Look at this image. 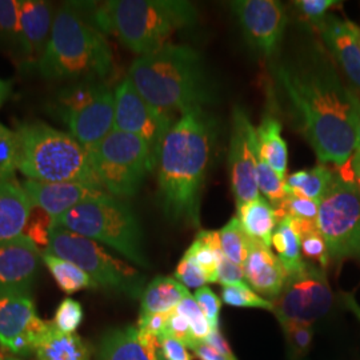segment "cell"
<instances>
[{"label": "cell", "mask_w": 360, "mask_h": 360, "mask_svg": "<svg viewBox=\"0 0 360 360\" xmlns=\"http://www.w3.org/2000/svg\"><path fill=\"white\" fill-rule=\"evenodd\" d=\"M15 132L18 171L27 179L80 183L102 188L95 176L89 150L68 132L43 122L18 123Z\"/></svg>", "instance_id": "8992f818"}, {"label": "cell", "mask_w": 360, "mask_h": 360, "mask_svg": "<svg viewBox=\"0 0 360 360\" xmlns=\"http://www.w3.org/2000/svg\"><path fill=\"white\" fill-rule=\"evenodd\" d=\"M38 360H91L90 349L77 334H63L52 324L35 349Z\"/></svg>", "instance_id": "4316f807"}, {"label": "cell", "mask_w": 360, "mask_h": 360, "mask_svg": "<svg viewBox=\"0 0 360 360\" xmlns=\"http://www.w3.org/2000/svg\"><path fill=\"white\" fill-rule=\"evenodd\" d=\"M22 186L32 206L43 210L53 223L80 203L105 193L102 188L80 183H47L26 179L22 181Z\"/></svg>", "instance_id": "d6986e66"}, {"label": "cell", "mask_w": 360, "mask_h": 360, "mask_svg": "<svg viewBox=\"0 0 360 360\" xmlns=\"http://www.w3.org/2000/svg\"><path fill=\"white\" fill-rule=\"evenodd\" d=\"M259 158L264 160L281 178H287L288 150L282 136V123L271 114L263 116L257 127Z\"/></svg>", "instance_id": "cb8c5ba5"}, {"label": "cell", "mask_w": 360, "mask_h": 360, "mask_svg": "<svg viewBox=\"0 0 360 360\" xmlns=\"http://www.w3.org/2000/svg\"><path fill=\"white\" fill-rule=\"evenodd\" d=\"M37 70L51 82L105 80L114 55L103 32L79 3H65L55 13L51 37Z\"/></svg>", "instance_id": "277c9868"}, {"label": "cell", "mask_w": 360, "mask_h": 360, "mask_svg": "<svg viewBox=\"0 0 360 360\" xmlns=\"http://www.w3.org/2000/svg\"><path fill=\"white\" fill-rule=\"evenodd\" d=\"M257 127L242 107L232 111L231 136L229 147V169L236 208L260 196L257 187Z\"/></svg>", "instance_id": "5bb4252c"}, {"label": "cell", "mask_w": 360, "mask_h": 360, "mask_svg": "<svg viewBox=\"0 0 360 360\" xmlns=\"http://www.w3.org/2000/svg\"><path fill=\"white\" fill-rule=\"evenodd\" d=\"M290 355L294 360L303 358L311 348L314 340V328L307 324L288 323L282 324Z\"/></svg>", "instance_id": "ab89813d"}, {"label": "cell", "mask_w": 360, "mask_h": 360, "mask_svg": "<svg viewBox=\"0 0 360 360\" xmlns=\"http://www.w3.org/2000/svg\"><path fill=\"white\" fill-rule=\"evenodd\" d=\"M176 311L190 323L191 333H193V339L196 340V343L205 342L212 330H211L210 323L207 322L206 316L203 315L199 304L196 303L195 297L190 292L184 296V299L180 302L179 306L176 307Z\"/></svg>", "instance_id": "f35d334b"}, {"label": "cell", "mask_w": 360, "mask_h": 360, "mask_svg": "<svg viewBox=\"0 0 360 360\" xmlns=\"http://www.w3.org/2000/svg\"><path fill=\"white\" fill-rule=\"evenodd\" d=\"M43 322L31 295H0V346L10 347L18 338Z\"/></svg>", "instance_id": "603a6c76"}, {"label": "cell", "mask_w": 360, "mask_h": 360, "mask_svg": "<svg viewBox=\"0 0 360 360\" xmlns=\"http://www.w3.org/2000/svg\"><path fill=\"white\" fill-rule=\"evenodd\" d=\"M193 351L195 356L199 360H238V358H229L223 355L220 351L208 345L207 342L198 343Z\"/></svg>", "instance_id": "681fc988"}, {"label": "cell", "mask_w": 360, "mask_h": 360, "mask_svg": "<svg viewBox=\"0 0 360 360\" xmlns=\"http://www.w3.org/2000/svg\"><path fill=\"white\" fill-rule=\"evenodd\" d=\"M43 263L51 272L52 278L55 279L58 287L67 295H72L82 290L98 288L96 283L91 279L90 275H87L77 264L65 259L55 257L49 252H43Z\"/></svg>", "instance_id": "4dcf8cb0"}, {"label": "cell", "mask_w": 360, "mask_h": 360, "mask_svg": "<svg viewBox=\"0 0 360 360\" xmlns=\"http://www.w3.org/2000/svg\"><path fill=\"white\" fill-rule=\"evenodd\" d=\"M84 311L82 304L71 297H67L58 306L52 324L63 334H75L83 322Z\"/></svg>", "instance_id": "60d3db41"}, {"label": "cell", "mask_w": 360, "mask_h": 360, "mask_svg": "<svg viewBox=\"0 0 360 360\" xmlns=\"http://www.w3.org/2000/svg\"><path fill=\"white\" fill-rule=\"evenodd\" d=\"M32 207L20 181L0 179V245L23 236Z\"/></svg>", "instance_id": "7402d4cb"}, {"label": "cell", "mask_w": 360, "mask_h": 360, "mask_svg": "<svg viewBox=\"0 0 360 360\" xmlns=\"http://www.w3.org/2000/svg\"><path fill=\"white\" fill-rule=\"evenodd\" d=\"M18 171L16 132L0 123V179H13Z\"/></svg>", "instance_id": "74e56055"}, {"label": "cell", "mask_w": 360, "mask_h": 360, "mask_svg": "<svg viewBox=\"0 0 360 360\" xmlns=\"http://www.w3.org/2000/svg\"><path fill=\"white\" fill-rule=\"evenodd\" d=\"M89 153L101 187L119 199L136 195L147 175L156 167L147 143L117 129H112Z\"/></svg>", "instance_id": "9c48e42d"}, {"label": "cell", "mask_w": 360, "mask_h": 360, "mask_svg": "<svg viewBox=\"0 0 360 360\" xmlns=\"http://www.w3.org/2000/svg\"><path fill=\"white\" fill-rule=\"evenodd\" d=\"M334 295L327 274L322 267L306 262L290 274L281 295L274 300V314L282 324L296 323L312 326L324 318L333 307Z\"/></svg>", "instance_id": "7c38bea8"}, {"label": "cell", "mask_w": 360, "mask_h": 360, "mask_svg": "<svg viewBox=\"0 0 360 360\" xmlns=\"http://www.w3.org/2000/svg\"><path fill=\"white\" fill-rule=\"evenodd\" d=\"M13 86L10 82L0 77V107L7 102V99L11 96Z\"/></svg>", "instance_id": "f5cc1de1"}, {"label": "cell", "mask_w": 360, "mask_h": 360, "mask_svg": "<svg viewBox=\"0 0 360 360\" xmlns=\"http://www.w3.org/2000/svg\"><path fill=\"white\" fill-rule=\"evenodd\" d=\"M1 360H4V359H1Z\"/></svg>", "instance_id": "6f0895ef"}, {"label": "cell", "mask_w": 360, "mask_h": 360, "mask_svg": "<svg viewBox=\"0 0 360 360\" xmlns=\"http://www.w3.org/2000/svg\"><path fill=\"white\" fill-rule=\"evenodd\" d=\"M218 232L224 257L239 266H243L254 239L243 230L239 218L232 217L231 220Z\"/></svg>", "instance_id": "d6a6232c"}, {"label": "cell", "mask_w": 360, "mask_h": 360, "mask_svg": "<svg viewBox=\"0 0 360 360\" xmlns=\"http://www.w3.org/2000/svg\"><path fill=\"white\" fill-rule=\"evenodd\" d=\"M4 360H23V359H20V358H16V356H7V358H4Z\"/></svg>", "instance_id": "11a10c76"}, {"label": "cell", "mask_w": 360, "mask_h": 360, "mask_svg": "<svg viewBox=\"0 0 360 360\" xmlns=\"http://www.w3.org/2000/svg\"><path fill=\"white\" fill-rule=\"evenodd\" d=\"M348 166L351 168V171L354 174V178H355V183L358 184L360 190V154L355 153L352 155L351 160L348 162Z\"/></svg>", "instance_id": "816d5d0a"}, {"label": "cell", "mask_w": 360, "mask_h": 360, "mask_svg": "<svg viewBox=\"0 0 360 360\" xmlns=\"http://www.w3.org/2000/svg\"><path fill=\"white\" fill-rule=\"evenodd\" d=\"M193 297L202 309L203 315L206 316L207 322L210 323L211 330H219V319H220V309H221V300L219 299V296L210 287L205 285L195 291Z\"/></svg>", "instance_id": "7bdbcfd3"}, {"label": "cell", "mask_w": 360, "mask_h": 360, "mask_svg": "<svg viewBox=\"0 0 360 360\" xmlns=\"http://www.w3.org/2000/svg\"><path fill=\"white\" fill-rule=\"evenodd\" d=\"M321 39L306 37L270 60L271 83L321 165L343 168L356 151L358 96Z\"/></svg>", "instance_id": "6da1fadb"}, {"label": "cell", "mask_w": 360, "mask_h": 360, "mask_svg": "<svg viewBox=\"0 0 360 360\" xmlns=\"http://www.w3.org/2000/svg\"><path fill=\"white\" fill-rule=\"evenodd\" d=\"M275 211L279 220L283 217H291L316 221L319 214V202L294 193H285L283 200L275 207Z\"/></svg>", "instance_id": "d590c367"}, {"label": "cell", "mask_w": 360, "mask_h": 360, "mask_svg": "<svg viewBox=\"0 0 360 360\" xmlns=\"http://www.w3.org/2000/svg\"><path fill=\"white\" fill-rule=\"evenodd\" d=\"M172 312V311H171ZM153 314V315H141L138 321V328L148 334L155 335L158 338L166 334L168 316L169 314Z\"/></svg>", "instance_id": "c3c4849f"}, {"label": "cell", "mask_w": 360, "mask_h": 360, "mask_svg": "<svg viewBox=\"0 0 360 360\" xmlns=\"http://www.w3.org/2000/svg\"><path fill=\"white\" fill-rule=\"evenodd\" d=\"M288 218L300 238L302 254L309 260L316 262L319 267L326 269L331 260H330L328 250L323 239L322 233L318 229V223L311 220L291 218V217Z\"/></svg>", "instance_id": "1f68e13d"}, {"label": "cell", "mask_w": 360, "mask_h": 360, "mask_svg": "<svg viewBox=\"0 0 360 360\" xmlns=\"http://www.w3.org/2000/svg\"><path fill=\"white\" fill-rule=\"evenodd\" d=\"M96 243L108 245L136 266L148 269L142 226L124 199L103 193L70 210L53 223Z\"/></svg>", "instance_id": "52a82bcc"}, {"label": "cell", "mask_w": 360, "mask_h": 360, "mask_svg": "<svg viewBox=\"0 0 360 360\" xmlns=\"http://www.w3.org/2000/svg\"><path fill=\"white\" fill-rule=\"evenodd\" d=\"M176 117L148 103L135 89L129 77L123 79L115 89L114 129L135 135L147 143L158 165L162 143Z\"/></svg>", "instance_id": "4fadbf2b"}, {"label": "cell", "mask_w": 360, "mask_h": 360, "mask_svg": "<svg viewBox=\"0 0 360 360\" xmlns=\"http://www.w3.org/2000/svg\"><path fill=\"white\" fill-rule=\"evenodd\" d=\"M221 300L231 307L259 309L274 311V302L257 294L247 282L223 285Z\"/></svg>", "instance_id": "836d02e7"}, {"label": "cell", "mask_w": 360, "mask_h": 360, "mask_svg": "<svg viewBox=\"0 0 360 360\" xmlns=\"http://www.w3.org/2000/svg\"><path fill=\"white\" fill-rule=\"evenodd\" d=\"M248 44L269 60L283 46L287 13L283 3L276 0H236L230 3Z\"/></svg>", "instance_id": "9a60e30c"}, {"label": "cell", "mask_w": 360, "mask_h": 360, "mask_svg": "<svg viewBox=\"0 0 360 360\" xmlns=\"http://www.w3.org/2000/svg\"><path fill=\"white\" fill-rule=\"evenodd\" d=\"M41 260L43 252L25 235L0 245V295H30Z\"/></svg>", "instance_id": "2e32d148"}, {"label": "cell", "mask_w": 360, "mask_h": 360, "mask_svg": "<svg viewBox=\"0 0 360 360\" xmlns=\"http://www.w3.org/2000/svg\"><path fill=\"white\" fill-rule=\"evenodd\" d=\"M49 111L90 151L114 129L115 91L105 80L72 82L52 96Z\"/></svg>", "instance_id": "ba28073f"}, {"label": "cell", "mask_w": 360, "mask_h": 360, "mask_svg": "<svg viewBox=\"0 0 360 360\" xmlns=\"http://www.w3.org/2000/svg\"><path fill=\"white\" fill-rule=\"evenodd\" d=\"M257 187L259 193H263L271 203V206H278L285 196V186L283 178H281L272 168L259 158L257 160Z\"/></svg>", "instance_id": "8d00e7d4"}, {"label": "cell", "mask_w": 360, "mask_h": 360, "mask_svg": "<svg viewBox=\"0 0 360 360\" xmlns=\"http://www.w3.org/2000/svg\"><path fill=\"white\" fill-rule=\"evenodd\" d=\"M218 119L205 107L181 114L158 158L160 205L172 221L199 227L200 200L219 136Z\"/></svg>", "instance_id": "7a4b0ae2"}, {"label": "cell", "mask_w": 360, "mask_h": 360, "mask_svg": "<svg viewBox=\"0 0 360 360\" xmlns=\"http://www.w3.org/2000/svg\"><path fill=\"white\" fill-rule=\"evenodd\" d=\"M238 218L248 236L271 248L272 233L278 226V215L275 208L271 206L270 202L262 195L238 207Z\"/></svg>", "instance_id": "484cf974"}, {"label": "cell", "mask_w": 360, "mask_h": 360, "mask_svg": "<svg viewBox=\"0 0 360 360\" xmlns=\"http://www.w3.org/2000/svg\"><path fill=\"white\" fill-rule=\"evenodd\" d=\"M96 360H166L159 338L127 326L110 330L104 334L96 354Z\"/></svg>", "instance_id": "ffe728a7"}, {"label": "cell", "mask_w": 360, "mask_h": 360, "mask_svg": "<svg viewBox=\"0 0 360 360\" xmlns=\"http://www.w3.org/2000/svg\"><path fill=\"white\" fill-rule=\"evenodd\" d=\"M318 229L330 260H360V190L347 167L335 172L334 181L319 203Z\"/></svg>", "instance_id": "8fae6325"}, {"label": "cell", "mask_w": 360, "mask_h": 360, "mask_svg": "<svg viewBox=\"0 0 360 360\" xmlns=\"http://www.w3.org/2000/svg\"><path fill=\"white\" fill-rule=\"evenodd\" d=\"M92 10L95 26L139 56L162 49L198 20L195 4L186 0H110Z\"/></svg>", "instance_id": "5b68a950"}, {"label": "cell", "mask_w": 360, "mask_h": 360, "mask_svg": "<svg viewBox=\"0 0 360 360\" xmlns=\"http://www.w3.org/2000/svg\"><path fill=\"white\" fill-rule=\"evenodd\" d=\"M245 278L247 284L264 299L276 300L283 290L288 272L282 262L270 247L252 240L245 264Z\"/></svg>", "instance_id": "44dd1931"}, {"label": "cell", "mask_w": 360, "mask_h": 360, "mask_svg": "<svg viewBox=\"0 0 360 360\" xmlns=\"http://www.w3.org/2000/svg\"><path fill=\"white\" fill-rule=\"evenodd\" d=\"M190 291L171 276H156L141 296V315L168 314L179 306Z\"/></svg>", "instance_id": "d4e9b609"}, {"label": "cell", "mask_w": 360, "mask_h": 360, "mask_svg": "<svg viewBox=\"0 0 360 360\" xmlns=\"http://www.w3.org/2000/svg\"><path fill=\"white\" fill-rule=\"evenodd\" d=\"M334 178V169L319 163L316 167L300 169L288 175L284 180L285 193H294L321 203Z\"/></svg>", "instance_id": "83f0119b"}, {"label": "cell", "mask_w": 360, "mask_h": 360, "mask_svg": "<svg viewBox=\"0 0 360 360\" xmlns=\"http://www.w3.org/2000/svg\"><path fill=\"white\" fill-rule=\"evenodd\" d=\"M271 245L276 251V257L282 262L288 275L304 266L306 262L302 257L300 238L288 217H283L278 221V226L272 233Z\"/></svg>", "instance_id": "f546056e"}, {"label": "cell", "mask_w": 360, "mask_h": 360, "mask_svg": "<svg viewBox=\"0 0 360 360\" xmlns=\"http://www.w3.org/2000/svg\"><path fill=\"white\" fill-rule=\"evenodd\" d=\"M159 342H160V348H162L165 359L193 360V356L188 352L187 347L178 339L168 336V335H163L159 338Z\"/></svg>", "instance_id": "7dc6e473"}, {"label": "cell", "mask_w": 360, "mask_h": 360, "mask_svg": "<svg viewBox=\"0 0 360 360\" xmlns=\"http://www.w3.org/2000/svg\"><path fill=\"white\" fill-rule=\"evenodd\" d=\"M205 342H207L208 345H211L212 347L217 348L223 355H226L229 358H236L233 355V352H232L229 342L226 340V338L220 333V330H212L211 334L208 335V338H207Z\"/></svg>", "instance_id": "f907efd6"}, {"label": "cell", "mask_w": 360, "mask_h": 360, "mask_svg": "<svg viewBox=\"0 0 360 360\" xmlns=\"http://www.w3.org/2000/svg\"><path fill=\"white\" fill-rule=\"evenodd\" d=\"M129 77L148 103L169 115L215 102V86L205 58L190 46L168 43L138 56Z\"/></svg>", "instance_id": "3957f363"}, {"label": "cell", "mask_w": 360, "mask_h": 360, "mask_svg": "<svg viewBox=\"0 0 360 360\" xmlns=\"http://www.w3.org/2000/svg\"><path fill=\"white\" fill-rule=\"evenodd\" d=\"M342 68L360 101V43L356 25L328 13L321 23L311 28Z\"/></svg>", "instance_id": "e0dca14e"}, {"label": "cell", "mask_w": 360, "mask_h": 360, "mask_svg": "<svg viewBox=\"0 0 360 360\" xmlns=\"http://www.w3.org/2000/svg\"><path fill=\"white\" fill-rule=\"evenodd\" d=\"M360 154V101L358 98V103H356V151Z\"/></svg>", "instance_id": "db71d44e"}, {"label": "cell", "mask_w": 360, "mask_h": 360, "mask_svg": "<svg viewBox=\"0 0 360 360\" xmlns=\"http://www.w3.org/2000/svg\"><path fill=\"white\" fill-rule=\"evenodd\" d=\"M175 279L186 285L187 288H202L205 284L208 283L206 275L200 270L193 260L186 255L180 259L176 270H175Z\"/></svg>", "instance_id": "ee69618b"}, {"label": "cell", "mask_w": 360, "mask_h": 360, "mask_svg": "<svg viewBox=\"0 0 360 360\" xmlns=\"http://www.w3.org/2000/svg\"><path fill=\"white\" fill-rule=\"evenodd\" d=\"M55 13L53 6L49 1L18 0V43L20 62L23 65L34 68L38 67L50 41Z\"/></svg>", "instance_id": "ac0fdd59"}, {"label": "cell", "mask_w": 360, "mask_h": 360, "mask_svg": "<svg viewBox=\"0 0 360 360\" xmlns=\"http://www.w3.org/2000/svg\"><path fill=\"white\" fill-rule=\"evenodd\" d=\"M193 263L203 271L208 283H218V267L223 255L219 240V232L202 230L184 252Z\"/></svg>", "instance_id": "f1b7e54d"}, {"label": "cell", "mask_w": 360, "mask_h": 360, "mask_svg": "<svg viewBox=\"0 0 360 360\" xmlns=\"http://www.w3.org/2000/svg\"><path fill=\"white\" fill-rule=\"evenodd\" d=\"M245 282L243 266H239L231 262L224 254L220 257L218 267V283L221 285L243 283Z\"/></svg>", "instance_id": "bcb514c9"}, {"label": "cell", "mask_w": 360, "mask_h": 360, "mask_svg": "<svg viewBox=\"0 0 360 360\" xmlns=\"http://www.w3.org/2000/svg\"><path fill=\"white\" fill-rule=\"evenodd\" d=\"M356 32H358V39H359L360 43V26H358V25H356Z\"/></svg>", "instance_id": "9f6ffc18"}, {"label": "cell", "mask_w": 360, "mask_h": 360, "mask_svg": "<svg viewBox=\"0 0 360 360\" xmlns=\"http://www.w3.org/2000/svg\"><path fill=\"white\" fill-rule=\"evenodd\" d=\"M44 252L77 264L107 291L139 297L146 288V278L135 267L111 255L99 243L65 229L52 227Z\"/></svg>", "instance_id": "30bf717a"}, {"label": "cell", "mask_w": 360, "mask_h": 360, "mask_svg": "<svg viewBox=\"0 0 360 360\" xmlns=\"http://www.w3.org/2000/svg\"><path fill=\"white\" fill-rule=\"evenodd\" d=\"M18 0H0V49L19 56Z\"/></svg>", "instance_id": "e575fe53"}, {"label": "cell", "mask_w": 360, "mask_h": 360, "mask_svg": "<svg viewBox=\"0 0 360 360\" xmlns=\"http://www.w3.org/2000/svg\"><path fill=\"white\" fill-rule=\"evenodd\" d=\"M340 1L335 0H297L294 1L296 10L307 26H316L330 13V10Z\"/></svg>", "instance_id": "b9f144b4"}, {"label": "cell", "mask_w": 360, "mask_h": 360, "mask_svg": "<svg viewBox=\"0 0 360 360\" xmlns=\"http://www.w3.org/2000/svg\"><path fill=\"white\" fill-rule=\"evenodd\" d=\"M165 335L178 339L186 347L191 348V349H193L198 345L196 340L193 339L190 323L183 315H180L176 309H174L168 316L167 327H166V334Z\"/></svg>", "instance_id": "f6af8a7d"}]
</instances>
